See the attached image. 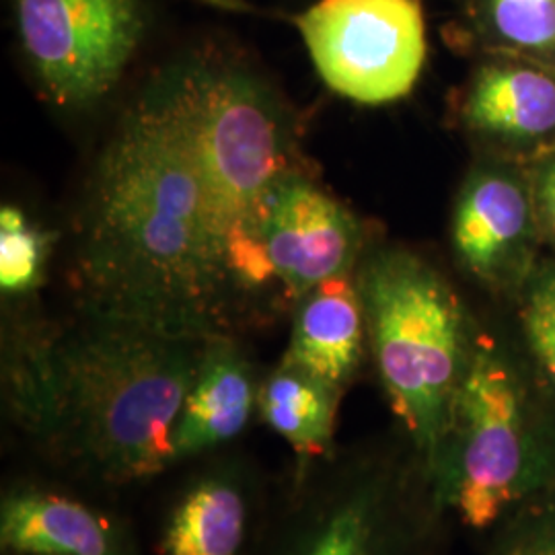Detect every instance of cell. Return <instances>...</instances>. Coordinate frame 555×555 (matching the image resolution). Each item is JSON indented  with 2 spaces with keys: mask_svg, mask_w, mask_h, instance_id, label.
I'll use <instances>...</instances> for the list:
<instances>
[{
  "mask_svg": "<svg viewBox=\"0 0 555 555\" xmlns=\"http://www.w3.org/2000/svg\"><path fill=\"white\" fill-rule=\"evenodd\" d=\"M474 130L539 139L555 130V80L541 70L522 66L483 68L465 103Z\"/></svg>",
  "mask_w": 555,
  "mask_h": 555,
  "instance_id": "cell-16",
  "label": "cell"
},
{
  "mask_svg": "<svg viewBox=\"0 0 555 555\" xmlns=\"http://www.w3.org/2000/svg\"><path fill=\"white\" fill-rule=\"evenodd\" d=\"M179 469L157 518L155 555H258L276 492L258 459L237 444Z\"/></svg>",
  "mask_w": 555,
  "mask_h": 555,
  "instance_id": "cell-10",
  "label": "cell"
},
{
  "mask_svg": "<svg viewBox=\"0 0 555 555\" xmlns=\"http://www.w3.org/2000/svg\"><path fill=\"white\" fill-rule=\"evenodd\" d=\"M444 520L405 437L371 440L291 461L258 555H442Z\"/></svg>",
  "mask_w": 555,
  "mask_h": 555,
  "instance_id": "cell-3",
  "label": "cell"
},
{
  "mask_svg": "<svg viewBox=\"0 0 555 555\" xmlns=\"http://www.w3.org/2000/svg\"><path fill=\"white\" fill-rule=\"evenodd\" d=\"M527 224L529 202L520 185L500 176H479L456 202V254L477 276H492L522 238Z\"/></svg>",
  "mask_w": 555,
  "mask_h": 555,
  "instance_id": "cell-15",
  "label": "cell"
},
{
  "mask_svg": "<svg viewBox=\"0 0 555 555\" xmlns=\"http://www.w3.org/2000/svg\"><path fill=\"white\" fill-rule=\"evenodd\" d=\"M77 305L198 337L243 323L219 210L178 119L146 87L91 179Z\"/></svg>",
  "mask_w": 555,
  "mask_h": 555,
  "instance_id": "cell-2",
  "label": "cell"
},
{
  "mask_svg": "<svg viewBox=\"0 0 555 555\" xmlns=\"http://www.w3.org/2000/svg\"><path fill=\"white\" fill-rule=\"evenodd\" d=\"M341 396L327 383L280 360L263 375L258 417L286 442L295 463H311L334 455Z\"/></svg>",
  "mask_w": 555,
  "mask_h": 555,
  "instance_id": "cell-14",
  "label": "cell"
},
{
  "mask_svg": "<svg viewBox=\"0 0 555 555\" xmlns=\"http://www.w3.org/2000/svg\"><path fill=\"white\" fill-rule=\"evenodd\" d=\"M506 522L486 555H555V492Z\"/></svg>",
  "mask_w": 555,
  "mask_h": 555,
  "instance_id": "cell-19",
  "label": "cell"
},
{
  "mask_svg": "<svg viewBox=\"0 0 555 555\" xmlns=\"http://www.w3.org/2000/svg\"><path fill=\"white\" fill-rule=\"evenodd\" d=\"M522 325L539 364L555 383V268L531 286L522 307Z\"/></svg>",
  "mask_w": 555,
  "mask_h": 555,
  "instance_id": "cell-20",
  "label": "cell"
},
{
  "mask_svg": "<svg viewBox=\"0 0 555 555\" xmlns=\"http://www.w3.org/2000/svg\"><path fill=\"white\" fill-rule=\"evenodd\" d=\"M25 64L62 107L105 98L149 31L144 0H9Z\"/></svg>",
  "mask_w": 555,
  "mask_h": 555,
  "instance_id": "cell-8",
  "label": "cell"
},
{
  "mask_svg": "<svg viewBox=\"0 0 555 555\" xmlns=\"http://www.w3.org/2000/svg\"><path fill=\"white\" fill-rule=\"evenodd\" d=\"M249 237L245 300L251 327L293 313L323 280L352 272L360 247L357 219L305 171L268 190Z\"/></svg>",
  "mask_w": 555,
  "mask_h": 555,
  "instance_id": "cell-7",
  "label": "cell"
},
{
  "mask_svg": "<svg viewBox=\"0 0 555 555\" xmlns=\"http://www.w3.org/2000/svg\"><path fill=\"white\" fill-rule=\"evenodd\" d=\"M430 483L447 518L474 531L555 492V428L490 346L472 350Z\"/></svg>",
  "mask_w": 555,
  "mask_h": 555,
  "instance_id": "cell-6",
  "label": "cell"
},
{
  "mask_svg": "<svg viewBox=\"0 0 555 555\" xmlns=\"http://www.w3.org/2000/svg\"><path fill=\"white\" fill-rule=\"evenodd\" d=\"M210 339L79 305L4 325V420L52 477L89 494L146 486L176 472V426Z\"/></svg>",
  "mask_w": 555,
  "mask_h": 555,
  "instance_id": "cell-1",
  "label": "cell"
},
{
  "mask_svg": "<svg viewBox=\"0 0 555 555\" xmlns=\"http://www.w3.org/2000/svg\"><path fill=\"white\" fill-rule=\"evenodd\" d=\"M291 341L282 360L344 393L357 378L366 319L357 278H327L300 298L291 313Z\"/></svg>",
  "mask_w": 555,
  "mask_h": 555,
  "instance_id": "cell-13",
  "label": "cell"
},
{
  "mask_svg": "<svg viewBox=\"0 0 555 555\" xmlns=\"http://www.w3.org/2000/svg\"><path fill=\"white\" fill-rule=\"evenodd\" d=\"M59 477L9 479L0 492V555H144L128 516Z\"/></svg>",
  "mask_w": 555,
  "mask_h": 555,
  "instance_id": "cell-11",
  "label": "cell"
},
{
  "mask_svg": "<svg viewBox=\"0 0 555 555\" xmlns=\"http://www.w3.org/2000/svg\"><path fill=\"white\" fill-rule=\"evenodd\" d=\"M149 89L183 128L212 192L245 332L251 222L278 179L302 171L288 116L263 80L217 46L188 50Z\"/></svg>",
  "mask_w": 555,
  "mask_h": 555,
  "instance_id": "cell-4",
  "label": "cell"
},
{
  "mask_svg": "<svg viewBox=\"0 0 555 555\" xmlns=\"http://www.w3.org/2000/svg\"><path fill=\"white\" fill-rule=\"evenodd\" d=\"M357 282L389 408L430 479L472 357L463 311L447 282L408 254L371 259Z\"/></svg>",
  "mask_w": 555,
  "mask_h": 555,
  "instance_id": "cell-5",
  "label": "cell"
},
{
  "mask_svg": "<svg viewBox=\"0 0 555 555\" xmlns=\"http://www.w3.org/2000/svg\"><path fill=\"white\" fill-rule=\"evenodd\" d=\"M261 378L238 337L208 341L176 426V469L237 447L258 417Z\"/></svg>",
  "mask_w": 555,
  "mask_h": 555,
  "instance_id": "cell-12",
  "label": "cell"
},
{
  "mask_svg": "<svg viewBox=\"0 0 555 555\" xmlns=\"http://www.w3.org/2000/svg\"><path fill=\"white\" fill-rule=\"evenodd\" d=\"M48 237L15 206L0 210V291L9 319L38 313L31 298L41 286Z\"/></svg>",
  "mask_w": 555,
  "mask_h": 555,
  "instance_id": "cell-17",
  "label": "cell"
},
{
  "mask_svg": "<svg viewBox=\"0 0 555 555\" xmlns=\"http://www.w3.org/2000/svg\"><path fill=\"white\" fill-rule=\"evenodd\" d=\"M498 34L520 48L555 43V0H490Z\"/></svg>",
  "mask_w": 555,
  "mask_h": 555,
  "instance_id": "cell-18",
  "label": "cell"
},
{
  "mask_svg": "<svg viewBox=\"0 0 555 555\" xmlns=\"http://www.w3.org/2000/svg\"><path fill=\"white\" fill-rule=\"evenodd\" d=\"M323 82L348 100L405 98L424 68L420 0H313L291 17Z\"/></svg>",
  "mask_w": 555,
  "mask_h": 555,
  "instance_id": "cell-9",
  "label": "cell"
},
{
  "mask_svg": "<svg viewBox=\"0 0 555 555\" xmlns=\"http://www.w3.org/2000/svg\"><path fill=\"white\" fill-rule=\"evenodd\" d=\"M539 204L543 217L550 222L555 233V160L550 163L539 178Z\"/></svg>",
  "mask_w": 555,
  "mask_h": 555,
  "instance_id": "cell-21",
  "label": "cell"
}]
</instances>
